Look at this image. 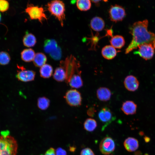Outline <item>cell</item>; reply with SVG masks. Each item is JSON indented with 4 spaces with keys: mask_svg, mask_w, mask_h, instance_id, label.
<instances>
[{
    "mask_svg": "<svg viewBox=\"0 0 155 155\" xmlns=\"http://www.w3.org/2000/svg\"><path fill=\"white\" fill-rule=\"evenodd\" d=\"M137 51L134 53V54L139 55L146 60L151 59L153 57L154 49L152 44L144 43L139 46Z\"/></svg>",
    "mask_w": 155,
    "mask_h": 155,
    "instance_id": "obj_8",
    "label": "cell"
},
{
    "mask_svg": "<svg viewBox=\"0 0 155 155\" xmlns=\"http://www.w3.org/2000/svg\"><path fill=\"white\" fill-rule=\"evenodd\" d=\"M119 51H120L117 50L115 48L111 45H107L102 48L101 54L105 59L111 60L116 56L117 53Z\"/></svg>",
    "mask_w": 155,
    "mask_h": 155,
    "instance_id": "obj_14",
    "label": "cell"
},
{
    "mask_svg": "<svg viewBox=\"0 0 155 155\" xmlns=\"http://www.w3.org/2000/svg\"><path fill=\"white\" fill-rule=\"evenodd\" d=\"M75 147H72L70 148V150L71 152H73L75 150Z\"/></svg>",
    "mask_w": 155,
    "mask_h": 155,
    "instance_id": "obj_36",
    "label": "cell"
},
{
    "mask_svg": "<svg viewBox=\"0 0 155 155\" xmlns=\"http://www.w3.org/2000/svg\"><path fill=\"white\" fill-rule=\"evenodd\" d=\"M25 11L31 20H37L41 24L44 20L47 18L44 13V10L42 7H39L32 4L28 3Z\"/></svg>",
    "mask_w": 155,
    "mask_h": 155,
    "instance_id": "obj_4",
    "label": "cell"
},
{
    "mask_svg": "<svg viewBox=\"0 0 155 155\" xmlns=\"http://www.w3.org/2000/svg\"><path fill=\"white\" fill-rule=\"evenodd\" d=\"M90 26L94 31L99 32L102 30L105 27V22L101 18L96 16L93 18L91 20Z\"/></svg>",
    "mask_w": 155,
    "mask_h": 155,
    "instance_id": "obj_17",
    "label": "cell"
},
{
    "mask_svg": "<svg viewBox=\"0 0 155 155\" xmlns=\"http://www.w3.org/2000/svg\"><path fill=\"white\" fill-rule=\"evenodd\" d=\"M152 44L154 49H155V38Z\"/></svg>",
    "mask_w": 155,
    "mask_h": 155,
    "instance_id": "obj_37",
    "label": "cell"
},
{
    "mask_svg": "<svg viewBox=\"0 0 155 155\" xmlns=\"http://www.w3.org/2000/svg\"><path fill=\"white\" fill-rule=\"evenodd\" d=\"M96 94L97 98L102 101H107L111 98L112 93L108 88L105 87H100L97 90Z\"/></svg>",
    "mask_w": 155,
    "mask_h": 155,
    "instance_id": "obj_15",
    "label": "cell"
},
{
    "mask_svg": "<svg viewBox=\"0 0 155 155\" xmlns=\"http://www.w3.org/2000/svg\"><path fill=\"white\" fill-rule=\"evenodd\" d=\"M98 119L103 124L102 130L105 128L116 119L114 114L108 108L105 107L102 108L98 112Z\"/></svg>",
    "mask_w": 155,
    "mask_h": 155,
    "instance_id": "obj_5",
    "label": "cell"
},
{
    "mask_svg": "<svg viewBox=\"0 0 155 155\" xmlns=\"http://www.w3.org/2000/svg\"><path fill=\"white\" fill-rule=\"evenodd\" d=\"M17 142L9 135L8 131H2L0 135V155H16Z\"/></svg>",
    "mask_w": 155,
    "mask_h": 155,
    "instance_id": "obj_2",
    "label": "cell"
},
{
    "mask_svg": "<svg viewBox=\"0 0 155 155\" xmlns=\"http://www.w3.org/2000/svg\"><path fill=\"white\" fill-rule=\"evenodd\" d=\"M1 14L0 13V22L1 21Z\"/></svg>",
    "mask_w": 155,
    "mask_h": 155,
    "instance_id": "obj_38",
    "label": "cell"
},
{
    "mask_svg": "<svg viewBox=\"0 0 155 155\" xmlns=\"http://www.w3.org/2000/svg\"><path fill=\"white\" fill-rule=\"evenodd\" d=\"M121 109L125 115H133L136 113L137 105L132 101L127 100L123 103Z\"/></svg>",
    "mask_w": 155,
    "mask_h": 155,
    "instance_id": "obj_13",
    "label": "cell"
},
{
    "mask_svg": "<svg viewBox=\"0 0 155 155\" xmlns=\"http://www.w3.org/2000/svg\"><path fill=\"white\" fill-rule=\"evenodd\" d=\"M111 45L115 48L121 49L125 45V40L124 38L120 35H116L112 36L110 40Z\"/></svg>",
    "mask_w": 155,
    "mask_h": 155,
    "instance_id": "obj_18",
    "label": "cell"
},
{
    "mask_svg": "<svg viewBox=\"0 0 155 155\" xmlns=\"http://www.w3.org/2000/svg\"><path fill=\"white\" fill-rule=\"evenodd\" d=\"M66 102L70 106H79L82 104V98L80 93L75 89L68 90L64 96Z\"/></svg>",
    "mask_w": 155,
    "mask_h": 155,
    "instance_id": "obj_6",
    "label": "cell"
},
{
    "mask_svg": "<svg viewBox=\"0 0 155 155\" xmlns=\"http://www.w3.org/2000/svg\"><path fill=\"white\" fill-rule=\"evenodd\" d=\"M49 55L54 60H60L62 55V51L61 48L58 46L56 49L49 53Z\"/></svg>",
    "mask_w": 155,
    "mask_h": 155,
    "instance_id": "obj_29",
    "label": "cell"
},
{
    "mask_svg": "<svg viewBox=\"0 0 155 155\" xmlns=\"http://www.w3.org/2000/svg\"><path fill=\"white\" fill-rule=\"evenodd\" d=\"M97 125L96 121L92 118L86 119L84 123V129L89 132H92L94 131L96 128Z\"/></svg>",
    "mask_w": 155,
    "mask_h": 155,
    "instance_id": "obj_25",
    "label": "cell"
},
{
    "mask_svg": "<svg viewBox=\"0 0 155 155\" xmlns=\"http://www.w3.org/2000/svg\"><path fill=\"white\" fill-rule=\"evenodd\" d=\"M21 70L18 71L16 75L17 78L20 81L26 82L33 80L35 78L36 73L31 70H26L21 67Z\"/></svg>",
    "mask_w": 155,
    "mask_h": 155,
    "instance_id": "obj_10",
    "label": "cell"
},
{
    "mask_svg": "<svg viewBox=\"0 0 155 155\" xmlns=\"http://www.w3.org/2000/svg\"><path fill=\"white\" fill-rule=\"evenodd\" d=\"M80 155H95L93 151L90 148H86L81 151Z\"/></svg>",
    "mask_w": 155,
    "mask_h": 155,
    "instance_id": "obj_31",
    "label": "cell"
},
{
    "mask_svg": "<svg viewBox=\"0 0 155 155\" xmlns=\"http://www.w3.org/2000/svg\"><path fill=\"white\" fill-rule=\"evenodd\" d=\"M44 155H56L55 150L53 148H50L46 151Z\"/></svg>",
    "mask_w": 155,
    "mask_h": 155,
    "instance_id": "obj_34",
    "label": "cell"
},
{
    "mask_svg": "<svg viewBox=\"0 0 155 155\" xmlns=\"http://www.w3.org/2000/svg\"><path fill=\"white\" fill-rule=\"evenodd\" d=\"M108 13L111 20L115 22L122 21L126 16L124 8L122 6L117 4L110 6Z\"/></svg>",
    "mask_w": 155,
    "mask_h": 155,
    "instance_id": "obj_7",
    "label": "cell"
},
{
    "mask_svg": "<svg viewBox=\"0 0 155 155\" xmlns=\"http://www.w3.org/2000/svg\"><path fill=\"white\" fill-rule=\"evenodd\" d=\"M51 14L59 21L62 26L65 19V7L64 3L60 0H53L48 3L46 6Z\"/></svg>",
    "mask_w": 155,
    "mask_h": 155,
    "instance_id": "obj_3",
    "label": "cell"
},
{
    "mask_svg": "<svg viewBox=\"0 0 155 155\" xmlns=\"http://www.w3.org/2000/svg\"><path fill=\"white\" fill-rule=\"evenodd\" d=\"M9 7V4L6 0H0V11L4 12L7 11Z\"/></svg>",
    "mask_w": 155,
    "mask_h": 155,
    "instance_id": "obj_30",
    "label": "cell"
},
{
    "mask_svg": "<svg viewBox=\"0 0 155 155\" xmlns=\"http://www.w3.org/2000/svg\"><path fill=\"white\" fill-rule=\"evenodd\" d=\"M57 41L53 39L45 40L44 44V50L46 53H50L58 46Z\"/></svg>",
    "mask_w": 155,
    "mask_h": 155,
    "instance_id": "obj_21",
    "label": "cell"
},
{
    "mask_svg": "<svg viewBox=\"0 0 155 155\" xmlns=\"http://www.w3.org/2000/svg\"><path fill=\"white\" fill-rule=\"evenodd\" d=\"M115 145L114 141L111 137L107 136L100 141L99 149L101 152L104 155H109L114 151Z\"/></svg>",
    "mask_w": 155,
    "mask_h": 155,
    "instance_id": "obj_9",
    "label": "cell"
},
{
    "mask_svg": "<svg viewBox=\"0 0 155 155\" xmlns=\"http://www.w3.org/2000/svg\"><path fill=\"white\" fill-rule=\"evenodd\" d=\"M53 78L58 82H63L66 79V73L64 68L61 66L60 67L57 68L53 75Z\"/></svg>",
    "mask_w": 155,
    "mask_h": 155,
    "instance_id": "obj_22",
    "label": "cell"
},
{
    "mask_svg": "<svg viewBox=\"0 0 155 155\" xmlns=\"http://www.w3.org/2000/svg\"><path fill=\"white\" fill-rule=\"evenodd\" d=\"M35 54L32 49H27L23 50L21 53L22 60L26 62H30L33 60Z\"/></svg>",
    "mask_w": 155,
    "mask_h": 155,
    "instance_id": "obj_19",
    "label": "cell"
},
{
    "mask_svg": "<svg viewBox=\"0 0 155 155\" xmlns=\"http://www.w3.org/2000/svg\"><path fill=\"white\" fill-rule=\"evenodd\" d=\"M124 84L125 88L128 91L134 92L137 90L139 88V82L135 76L130 75L127 76L125 78Z\"/></svg>",
    "mask_w": 155,
    "mask_h": 155,
    "instance_id": "obj_11",
    "label": "cell"
},
{
    "mask_svg": "<svg viewBox=\"0 0 155 155\" xmlns=\"http://www.w3.org/2000/svg\"><path fill=\"white\" fill-rule=\"evenodd\" d=\"M56 155H67V152L61 148H58L55 151Z\"/></svg>",
    "mask_w": 155,
    "mask_h": 155,
    "instance_id": "obj_33",
    "label": "cell"
},
{
    "mask_svg": "<svg viewBox=\"0 0 155 155\" xmlns=\"http://www.w3.org/2000/svg\"><path fill=\"white\" fill-rule=\"evenodd\" d=\"M23 42L24 46L27 47L34 46L36 42L35 36L32 34L26 32L23 37Z\"/></svg>",
    "mask_w": 155,
    "mask_h": 155,
    "instance_id": "obj_20",
    "label": "cell"
},
{
    "mask_svg": "<svg viewBox=\"0 0 155 155\" xmlns=\"http://www.w3.org/2000/svg\"><path fill=\"white\" fill-rule=\"evenodd\" d=\"M47 60L45 55L42 53H38L35 54L33 62L35 66L41 67L45 64Z\"/></svg>",
    "mask_w": 155,
    "mask_h": 155,
    "instance_id": "obj_23",
    "label": "cell"
},
{
    "mask_svg": "<svg viewBox=\"0 0 155 155\" xmlns=\"http://www.w3.org/2000/svg\"><path fill=\"white\" fill-rule=\"evenodd\" d=\"M80 69L77 70L71 75L69 80L70 86L73 88H79L83 86V82L81 76Z\"/></svg>",
    "mask_w": 155,
    "mask_h": 155,
    "instance_id": "obj_12",
    "label": "cell"
},
{
    "mask_svg": "<svg viewBox=\"0 0 155 155\" xmlns=\"http://www.w3.org/2000/svg\"><path fill=\"white\" fill-rule=\"evenodd\" d=\"M76 4L78 8L81 11H88L91 6L90 0H77Z\"/></svg>",
    "mask_w": 155,
    "mask_h": 155,
    "instance_id": "obj_26",
    "label": "cell"
},
{
    "mask_svg": "<svg viewBox=\"0 0 155 155\" xmlns=\"http://www.w3.org/2000/svg\"><path fill=\"white\" fill-rule=\"evenodd\" d=\"M123 144L125 149L129 152L135 151L138 149L139 146L137 140L131 137L126 138Z\"/></svg>",
    "mask_w": 155,
    "mask_h": 155,
    "instance_id": "obj_16",
    "label": "cell"
},
{
    "mask_svg": "<svg viewBox=\"0 0 155 155\" xmlns=\"http://www.w3.org/2000/svg\"><path fill=\"white\" fill-rule=\"evenodd\" d=\"M50 103V101L49 99L45 97H42L38 98L37 104L39 109L44 110L49 107Z\"/></svg>",
    "mask_w": 155,
    "mask_h": 155,
    "instance_id": "obj_27",
    "label": "cell"
},
{
    "mask_svg": "<svg viewBox=\"0 0 155 155\" xmlns=\"http://www.w3.org/2000/svg\"><path fill=\"white\" fill-rule=\"evenodd\" d=\"M52 66L48 64H45L40 67V73L41 77L48 78L50 77L53 73Z\"/></svg>",
    "mask_w": 155,
    "mask_h": 155,
    "instance_id": "obj_24",
    "label": "cell"
},
{
    "mask_svg": "<svg viewBox=\"0 0 155 155\" xmlns=\"http://www.w3.org/2000/svg\"><path fill=\"white\" fill-rule=\"evenodd\" d=\"M96 112V111L94 107H90L87 111V113L89 116L93 117L94 116Z\"/></svg>",
    "mask_w": 155,
    "mask_h": 155,
    "instance_id": "obj_32",
    "label": "cell"
},
{
    "mask_svg": "<svg viewBox=\"0 0 155 155\" xmlns=\"http://www.w3.org/2000/svg\"><path fill=\"white\" fill-rule=\"evenodd\" d=\"M92 2L97 3L99 2L101 0H90Z\"/></svg>",
    "mask_w": 155,
    "mask_h": 155,
    "instance_id": "obj_35",
    "label": "cell"
},
{
    "mask_svg": "<svg viewBox=\"0 0 155 155\" xmlns=\"http://www.w3.org/2000/svg\"><path fill=\"white\" fill-rule=\"evenodd\" d=\"M11 58L9 54L5 51L0 52V65H6L9 62Z\"/></svg>",
    "mask_w": 155,
    "mask_h": 155,
    "instance_id": "obj_28",
    "label": "cell"
},
{
    "mask_svg": "<svg viewBox=\"0 0 155 155\" xmlns=\"http://www.w3.org/2000/svg\"><path fill=\"white\" fill-rule=\"evenodd\" d=\"M148 22L147 19L134 23L130 27L129 33L132 36V40L126 48L125 53L127 54L138 46L144 43H151L155 38L154 33L148 30Z\"/></svg>",
    "mask_w": 155,
    "mask_h": 155,
    "instance_id": "obj_1",
    "label": "cell"
}]
</instances>
